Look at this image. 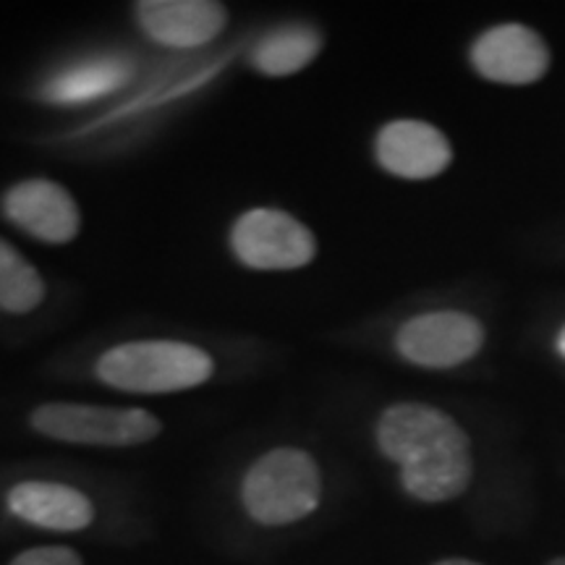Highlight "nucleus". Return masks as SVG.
I'll use <instances>...</instances> for the list:
<instances>
[{
  "label": "nucleus",
  "mask_w": 565,
  "mask_h": 565,
  "mask_svg": "<svg viewBox=\"0 0 565 565\" xmlns=\"http://www.w3.org/2000/svg\"><path fill=\"white\" fill-rule=\"evenodd\" d=\"M380 454L401 469V484L419 503H448L475 477L469 435L454 416L427 404H393L374 427Z\"/></svg>",
  "instance_id": "1"
},
{
  "label": "nucleus",
  "mask_w": 565,
  "mask_h": 565,
  "mask_svg": "<svg viewBox=\"0 0 565 565\" xmlns=\"http://www.w3.org/2000/svg\"><path fill=\"white\" fill-rule=\"evenodd\" d=\"M97 383L129 395H173L207 385L217 372L215 356L192 341L141 338L105 349L95 359Z\"/></svg>",
  "instance_id": "2"
},
{
  "label": "nucleus",
  "mask_w": 565,
  "mask_h": 565,
  "mask_svg": "<svg viewBox=\"0 0 565 565\" xmlns=\"http://www.w3.org/2000/svg\"><path fill=\"white\" fill-rule=\"evenodd\" d=\"M238 498L254 524L280 529L309 519L322 503V471L315 456L280 445L254 458L244 471Z\"/></svg>",
  "instance_id": "3"
},
{
  "label": "nucleus",
  "mask_w": 565,
  "mask_h": 565,
  "mask_svg": "<svg viewBox=\"0 0 565 565\" xmlns=\"http://www.w3.org/2000/svg\"><path fill=\"white\" fill-rule=\"evenodd\" d=\"M30 427L53 443L79 448H139L158 440L160 416L139 406H100L47 401L32 408Z\"/></svg>",
  "instance_id": "4"
},
{
  "label": "nucleus",
  "mask_w": 565,
  "mask_h": 565,
  "mask_svg": "<svg viewBox=\"0 0 565 565\" xmlns=\"http://www.w3.org/2000/svg\"><path fill=\"white\" fill-rule=\"evenodd\" d=\"M228 249L252 273H294L315 263L317 236L288 210L259 204L233 221Z\"/></svg>",
  "instance_id": "5"
},
{
  "label": "nucleus",
  "mask_w": 565,
  "mask_h": 565,
  "mask_svg": "<svg viewBox=\"0 0 565 565\" xmlns=\"http://www.w3.org/2000/svg\"><path fill=\"white\" fill-rule=\"evenodd\" d=\"M482 343V322L456 309L416 315L395 333V351L401 359L422 370H454L475 359Z\"/></svg>",
  "instance_id": "6"
},
{
  "label": "nucleus",
  "mask_w": 565,
  "mask_h": 565,
  "mask_svg": "<svg viewBox=\"0 0 565 565\" xmlns=\"http://www.w3.org/2000/svg\"><path fill=\"white\" fill-rule=\"evenodd\" d=\"M6 221L47 246H66L82 233V207L66 186L45 175L17 181L0 200Z\"/></svg>",
  "instance_id": "7"
},
{
  "label": "nucleus",
  "mask_w": 565,
  "mask_h": 565,
  "mask_svg": "<svg viewBox=\"0 0 565 565\" xmlns=\"http://www.w3.org/2000/svg\"><path fill=\"white\" fill-rule=\"evenodd\" d=\"M139 32L168 51H200L228 26V9L217 0H141L134 6Z\"/></svg>",
  "instance_id": "8"
},
{
  "label": "nucleus",
  "mask_w": 565,
  "mask_h": 565,
  "mask_svg": "<svg viewBox=\"0 0 565 565\" xmlns=\"http://www.w3.org/2000/svg\"><path fill=\"white\" fill-rule=\"evenodd\" d=\"M374 158L395 179L427 181L450 166L454 147L437 126L419 118H398L377 131Z\"/></svg>",
  "instance_id": "9"
},
{
  "label": "nucleus",
  "mask_w": 565,
  "mask_h": 565,
  "mask_svg": "<svg viewBox=\"0 0 565 565\" xmlns=\"http://www.w3.org/2000/svg\"><path fill=\"white\" fill-rule=\"evenodd\" d=\"M477 74L498 84H532L550 66L547 45L536 32L521 24L492 26L471 45Z\"/></svg>",
  "instance_id": "10"
},
{
  "label": "nucleus",
  "mask_w": 565,
  "mask_h": 565,
  "mask_svg": "<svg viewBox=\"0 0 565 565\" xmlns=\"http://www.w3.org/2000/svg\"><path fill=\"white\" fill-rule=\"evenodd\" d=\"M11 515L45 532H84L95 521V503L87 492L53 479H24L6 492Z\"/></svg>",
  "instance_id": "11"
},
{
  "label": "nucleus",
  "mask_w": 565,
  "mask_h": 565,
  "mask_svg": "<svg viewBox=\"0 0 565 565\" xmlns=\"http://www.w3.org/2000/svg\"><path fill=\"white\" fill-rule=\"evenodd\" d=\"M131 58L118 53H100L79 58L53 76H47L40 87V97L55 105H84L95 103L118 92L131 79Z\"/></svg>",
  "instance_id": "12"
},
{
  "label": "nucleus",
  "mask_w": 565,
  "mask_h": 565,
  "mask_svg": "<svg viewBox=\"0 0 565 565\" xmlns=\"http://www.w3.org/2000/svg\"><path fill=\"white\" fill-rule=\"evenodd\" d=\"M322 34L312 24L288 21L257 40L249 53V63L257 74L270 76V79H286V76H296L312 66L317 55L322 53Z\"/></svg>",
  "instance_id": "13"
},
{
  "label": "nucleus",
  "mask_w": 565,
  "mask_h": 565,
  "mask_svg": "<svg viewBox=\"0 0 565 565\" xmlns=\"http://www.w3.org/2000/svg\"><path fill=\"white\" fill-rule=\"evenodd\" d=\"M47 296L45 278L17 246L0 238V312L24 317L38 312Z\"/></svg>",
  "instance_id": "14"
},
{
  "label": "nucleus",
  "mask_w": 565,
  "mask_h": 565,
  "mask_svg": "<svg viewBox=\"0 0 565 565\" xmlns=\"http://www.w3.org/2000/svg\"><path fill=\"white\" fill-rule=\"evenodd\" d=\"M9 565H84L76 550L63 545H42L19 553Z\"/></svg>",
  "instance_id": "15"
},
{
  "label": "nucleus",
  "mask_w": 565,
  "mask_h": 565,
  "mask_svg": "<svg viewBox=\"0 0 565 565\" xmlns=\"http://www.w3.org/2000/svg\"><path fill=\"white\" fill-rule=\"evenodd\" d=\"M435 565H482V563L466 561V557H445V561H437Z\"/></svg>",
  "instance_id": "16"
},
{
  "label": "nucleus",
  "mask_w": 565,
  "mask_h": 565,
  "mask_svg": "<svg viewBox=\"0 0 565 565\" xmlns=\"http://www.w3.org/2000/svg\"><path fill=\"white\" fill-rule=\"evenodd\" d=\"M557 351H561V356L565 359V328L561 330V335H557Z\"/></svg>",
  "instance_id": "17"
},
{
  "label": "nucleus",
  "mask_w": 565,
  "mask_h": 565,
  "mask_svg": "<svg viewBox=\"0 0 565 565\" xmlns=\"http://www.w3.org/2000/svg\"><path fill=\"white\" fill-rule=\"evenodd\" d=\"M547 565H565V555L563 557H555V561H550Z\"/></svg>",
  "instance_id": "18"
}]
</instances>
